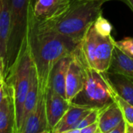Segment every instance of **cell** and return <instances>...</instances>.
I'll return each instance as SVG.
<instances>
[{"label":"cell","mask_w":133,"mask_h":133,"mask_svg":"<svg viewBox=\"0 0 133 133\" xmlns=\"http://www.w3.org/2000/svg\"><path fill=\"white\" fill-rule=\"evenodd\" d=\"M28 44L38 76L40 91L46 94L53 67L60 59L72 55L78 44L60 34L51 22L38 19L33 7L30 12Z\"/></svg>","instance_id":"cell-1"},{"label":"cell","mask_w":133,"mask_h":133,"mask_svg":"<svg viewBox=\"0 0 133 133\" xmlns=\"http://www.w3.org/2000/svg\"><path fill=\"white\" fill-rule=\"evenodd\" d=\"M109 1L112 0H70L68 10L58 20L51 23L60 34L79 44L102 14L103 5Z\"/></svg>","instance_id":"cell-2"},{"label":"cell","mask_w":133,"mask_h":133,"mask_svg":"<svg viewBox=\"0 0 133 133\" xmlns=\"http://www.w3.org/2000/svg\"><path fill=\"white\" fill-rule=\"evenodd\" d=\"M82 58L86 72V81L83 90L72 100V104L101 110L115 101L114 89L106 72L91 68L85 62L83 56Z\"/></svg>","instance_id":"cell-3"},{"label":"cell","mask_w":133,"mask_h":133,"mask_svg":"<svg viewBox=\"0 0 133 133\" xmlns=\"http://www.w3.org/2000/svg\"><path fill=\"white\" fill-rule=\"evenodd\" d=\"M78 47L85 62L89 66L103 72L109 70L115 48V41L111 35H101L97 32L93 23L85 37L78 44Z\"/></svg>","instance_id":"cell-4"},{"label":"cell","mask_w":133,"mask_h":133,"mask_svg":"<svg viewBox=\"0 0 133 133\" xmlns=\"http://www.w3.org/2000/svg\"><path fill=\"white\" fill-rule=\"evenodd\" d=\"M30 0H12L11 35L8 47L5 73L0 80H5L9 75L28 37L30 12L32 8Z\"/></svg>","instance_id":"cell-5"},{"label":"cell","mask_w":133,"mask_h":133,"mask_svg":"<svg viewBox=\"0 0 133 133\" xmlns=\"http://www.w3.org/2000/svg\"><path fill=\"white\" fill-rule=\"evenodd\" d=\"M33 58L30 53L28 37L23 43L20 54L12 67L9 76L5 80H9L13 87L16 112L17 132L19 133L22 124L23 111L25 99L30 85V75L33 65Z\"/></svg>","instance_id":"cell-6"},{"label":"cell","mask_w":133,"mask_h":133,"mask_svg":"<svg viewBox=\"0 0 133 133\" xmlns=\"http://www.w3.org/2000/svg\"><path fill=\"white\" fill-rule=\"evenodd\" d=\"M0 83V133H18L12 84L9 80Z\"/></svg>","instance_id":"cell-7"},{"label":"cell","mask_w":133,"mask_h":133,"mask_svg":"<svg viewBox=\"0 0 133 133\" xmlns=\"http://www.w3.org/2000/svg\"><path fill=\"white\" fill-rule=\"evenodd\" d=\"M78 45V44H77ZM86 81L83 60L78 48H75L66 76V99L72 103L76 96L83 90Z\"/></svg>","instance_id":"cell-8"},{"label":"cell","mask_w":133,"mask_h":133,"mask_svg":"<svg viewBox=\"0 0 133 133\" xmlns=\"http://www.w3.org/2000/svg\"><path fill=\"white\" fill-rule=\"evenodd\" d=\"M12 26V0H0V77L6 66Z\"/></svg>","instance_id":"cell-9"},{"label":"cell","mask_w":133,"mask_h":133,"mask_svg":"<svg viewBox=\"0 0 133 133\" xmlns=\"http://www.w3.org/2000/svg\"><path fill=\"white\" fill-rule=\"evenodd\" d=\"M46 94L39 92L37 102L26 118L20 133H51L46 111Z\"/></svg>","instance_id":"cell-10"},{"label":"cell","mask_w":133,"mask_h":133,"mask_svg":"<svg viewBox=\"0 0 133 133\" xmlns=\"http://www.w3.org/2000/svg\"><path fill=\"white\" fill-rule=\"evenodd\" d=\"M70 0H37L33 12L40 20L55 22L68 10Z\"/></svg>","instance_id":"cell-11"},{"label":"cell","mask_w":133,"mask_h":133,"mask_svg":"<svg viewBox=\"0 0 133 133\" xmlns=\"http://www.w3.org/2000/svg\"><path fill=\"white\" fill-rule=\"evenodd\" d=\"M45 102L48 125L52 133L54 128L69 110L72 103L51 88H48L46 93Z\"/></svg>","instance_id":"cell-12"},{"label":"cell","mask_w":133,"mask_h":133,"mask_svg":"<svg viewBox=\"0 0 133 133\" xmlns=\"http://www.w3.org/2000/svg\"><path fill=\"white\" fill-rule=\"evenodd\" d=\"M93 109L83 105L71 104L70 108L54 128L52 133H69Z\"/></svg>","instance_id":"cell-13"},{"label":"cell","mask_w":133,"mask_h":133,"mask_svg":"<svg viewBox=\"0 0 133 133\" xmlns=\"http://www.w3.org/2000/svg\"><path fill=\"white\" fill-rule=\"evenodd\" d=\"M72 55L60 59L53 67L49 80L48 88L66 98V76L71 62Z\"/></svg>","instance_id":"cell-14"},{"label":"cell","mask_w":133,"mask_h":133,"mask_svg":"<svg viewBox=\"0 0 133 133\" xmlns=\"http://www.w3.org/2000/svg\"><path fill=\"white\" fill-rule=\"evenodd\" d=\"M123 119L122 111L115 101L99 110L97 121L101 133H111Z\"/></svg>","instance_id":"cell-15"},{"label":"cell","mask_w":133,"mask_h":133,"mask_svg":"<svg viewBox=\"0 0 133 133\" xmlns=\"http://www.w3.org/2000/svg\"><path fill=\"white\" fill-rule=\"evenodd\" d=\"M106 75L115 91L133 105V77L110 72Z\"/></svg>","instance_id":"cell-16"},{"label":"cell","mask_w":133,"mask_h":133,"mask_svg":"<svg viewBox=\"0 0 133 133\" xmlns=\"http://www.w3.org/2000/svg\"><path fill=\"white\" fill-rule=\"evenodd\" d=\"M39 92H40V87H39L38 76H37V72L36 67L34 65V63H33L32 69H31V75H30V88L27 92L24 105H23V118H22L20 131L24 125V122L26 118L33 111V109L34 108L37 102V100L39 97ZM20 131H19V133H20Z\"/></svg>","instance_id":"cell-17"},{"label":"cell","mask_w":133,"mask_h":133,"mask_svg":"<svg viewBox=\"0 0 133 133\" xmlns=\"http://www.w3.org/2000/svg\"><path fill=\"white\" fill-rule=\"evenodd\" d=\"M108 72L121 73L133 77V58L128 56L115 46L111 64Z\"/></svg>","instance_id":"cell-18"},{"label":"cell","mask_w":133,"mask_h":133,"mask_svg":"<svg viewBox=\"0 0 133 133\" xmlns=\"http://www.w3.org/2000/svg\"><path fill=\"white\" fill-rule=\"evenodd\" d=\"M114 89V88H113ZM114 100L121 108L126 122L133 123V105L119 96L114 90Z\"/></svg>","instance_id":"cell-19"},{"label":"cell","mask_w":133,"mask_h":133,"mask_svg":"<svg viewBox=\"0 0 133 133\" xmlns=\"http://www.w3.org/2000/svg\"><path fill=\"white\" fill-rule=\"evenodd\" d=\"M94 26L97 32L102 36H110L113 30L111 23L104 18L102 14L97 17V19L94 23Z\"/></svg>","instance_id":"cell-20"},{"label":"cell","mask_w":133,"mask_h":133,"mask_svg":"<svg viewBox=\"0 0 133 133\" xmlns=\"http://www.w3.org/2000/svg\"><path fill=\"white\" fill-rule=\"evenodd\" d=\"M115 46L128 56L133 58V37H125L121 41H115Z\"/></svg>","instance_id":"cell-21"},{"label":"cell","mask_w":133,"mask_h":133,"mask_svg":"<svg viewBox=\"0 0 133 133\" xmlns=\"http://www.w3.org/2000/svg\"><path fill=\"white\" fill-rule=\"evenodd\" d=\"M98 115H99V110L98 109H93L87 115H86L83 120L76 125V127L74 129H82L95 122L98 120Z\"/></svg>","instance_id":"cell-22"},{"label":"cell","mask_w":133,"mask_h":133,"mask_svg":"<svg viewBox=\"0 0 133 133\" xmlns=\"http://www.w3.org/2000/svg\"><path fill=\"white\" fill-rule=\"evenodd\" d=\"M81 133H101L98 121L81 129Z\"/></svg>","instance_id":"cell-23"},{"label":"cell","mask_w":133,"mask_h":133,"mask_svg":"<svg viewBox=\"0 0 133 133\" xmlns=\"http://www.w3.org/2000/svg\"><path fill=\"white\" fill-rule=\"evenodd\" d=\"M111 133H126V121L123 119Z\"/></svg>","instance_id":"cell-24"},{"label":"cell","mask_w":133,"mask_h":133,"mask_svg":"<svg viewBox=\"0 0 133 133\" xmlns=\"http://www.w3.org/2000/svg\"><path fill=\"white\" fill-rule=\"evenodd\" d=\"M126 133H133V123L126 122Z\"/></svg>","instance_id":"cell-25"},{"label":"cell","mask_w":133,"mask_h":133,"mask_svg":"<svg viewBox=\"0 0 133 133\" xmlns=\"http://www.w3.org/2000/svg\"><path fill=\"white\" fill-rule=\"evenodd\" d=\"M121 1L125 2L133 11V0H121Z\"/></svg>","instance_id":"cell-26"},{"label":"cell","mask_w":133,"mask_h":133,"mask_svg":"<svg viewBox=\"0 0 133 133\" xmlns=\"http://www.w3.org/2000/svg\"><path fill=\"white\" fill-rule=\"evenodd\" d=\"M37 0H30V3H31V5H32V6H34V4L36 3V2H37Z\"/></svg>","instance_id":"cell-27"}]
</instances>
